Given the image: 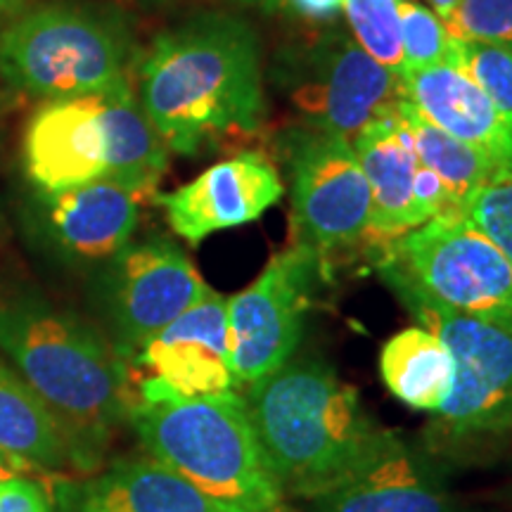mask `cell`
Wrapping results in <instances>:
<instances>
[{
  "instance_id": "2e32d148",
  "label": "cell",
  "mask_w": 512,
  "mask_h": 512,
  "mask_svg": "<svg viewBox=\"0 0 512 512\" xmlns=\"http://www.w3.org/2000/svg\"><path fill=\"white\" fill-rule=\"evenodd\" d=\"M226 297L211 290L140 349L138 366L147 377L183 396L238 389L228 344Z\"/></svg>"
},
{
  "instance_id": "52a82bcc",
  "label": "cell",
  "mask_w": 512,
  "mask_h": 512,
  "mask_svg": "<svg viewBox=\"0 0 512 512\" xmlns=\"http://www.w3.org/2000/svg\"><path fill=\"white\" fill-rule=\"evenodd\" d=\"M138 50L117 8L55 0L12 19L0 34V79L46 102L131 83Z\"/></svg>"
},
{
  "instance_id": "cb8c5ba5",
  "label": "cell",
  "mask_w": 512,
  "mask_h": 512,
  "mask_svg": "<svg viewBox=\"0 0 512 512\" xmlns=\"http://www.w3.org/2000/svg\"><path fill=\"white\" fill-rule=\"evenodd\" d=\"M342 10L358 48L366 50L382 67L401 74L406 69V60L396 0H344Z\"/></svg>"
},
{
  "instance_id": "4316f807",
  "label": "cell",
  "mask_w": 512,
  "mask_h": 512,
  "mask_svg": "<svg viewBox=\"0 0 512 512\" xmlns=\"http://www.w3.org/2000/svg\"><path fill=\"white\" fill-rule=\"evenodd\" d=\"M465 216L512 264V178L486 185L467 202Z\"/></svg>"
},
{
  "instance_id": "8992f818",
  "label": "cell",
  "mask_w": 512,
  "mask_h": 512,
  "mask_svg": "<svg viewBox=\"0 0 512 512\" xmlns=\"http://www.w3.org/2000/svg\"><path fill=\"white\" fill-rule=\"evenodd\" d=\"M375 268L415 323L434 332L456 363L451 396L427 422L425 441L430 453L463 460L508 444L512 439V330L446 309L387 261H375Z\"/></svg>"
},
{
  "instance_id": "7402d4cb",
  "label": "cell",
  "mask_w": 512,
  "mask_h": 512,
  "mask_svg": "<svg viewBox=\"0 0 512 512\" xmlns=\"http://www.w3.org/2000/svg\"><path fill=\"white\" fill-rule=\"evenodd\" d=\"M399 114L406 121L408 131H411L415 155H418L420 164L434 171L441 185H444L448 211L465 214L467 202L479 190L496 181H505L494 162H489L482 152L472 150L470 145L460 143V140L451 138L448 133L434 128L430 121L422 119L403 100L399 102Z\"/></svg>"
},
{
  "instance_id": "d6a6232c",
  "label": "cell",
  "mask_w": 512,
  "mask_h": 512,
  "mask_svg": "<svg viewBox=\"0 0 512 512\" xmlns=\"http://www.w3.org/2000/svg\"><path fill=\"white\" fill-rule=\"evenodd\" d=\"M17 10V0H0V19L10 17Z\"/></svg>"
},
{
  "instance_id": "3957f363",
  "label": "cell",
  "mask_w": 512,
  "mask_h": 512,
  "mask_svg": "<svg viewBox=\"0 0 512 512\" xmlns=\"http://www.w3.org/2000/svg\"><path fill=\"white\" fill-rule=\"evenodd\" d=\"M245 399L273 477L304 503L356 470L389 432L320 358H290L249 384Z\"/></svg>"
},
{
  "instance_id": "7a4b0ae2",
  "label": "cell",
  "mask_w": 512,
  "mask_h": 512,
  "mask_svg": "<svg viewBox=\"0 0 512 512\" xmlns=\"http://www.w3.org/2000/svg\"><path fill=\"white\" fill-rule=\"evenodd\" d=\"M0 349L53 415L69 456L93 470L131 411L114 344L86 320L22 297L0 302Z\"/></svg>"
},
{
  "instance_id": "ac0fdd59",
  "label": "cell",
  "mask_w": 512,
  "mask_h": 512,
  "mask_svg": "<svg viewBox=\"0 0 512 512\" xmlns=\"http://www.w3.org/2000/svg\"><path fill=\"white\" fill-rule=\"evenodd\" d=\"M351 145L370 188L368 247L375 252L420 226L413 204L420 159L399 110L368 124Z\"/></svg>"
},
{
  "instance_id": "30bf717a",
  "label": "cell",
  "mask_w": 512,
  "mask_h": 512,
  "mask_svg": "<svg viewBox=\"0 0 512 512\" xmlns=\"http://www.w3.org/2000/svg\"><path fill=\"white\" fill-rule=\"evenodd\" d=\"M328 280L313 249H283L245 290L226 302L228 344L238 387L264 380L297 354L318 283Z\"/></svg>"
},
{
  "instance_id": "d4e9b609",
  "label": "cell",
  "mask_w": 512,
  "mask_h": 512,
  "mask_svg": "<svg viewBox=\"0 0 512 512\" xmlns=\"http://www.w3.org/2000/svg\"><path fill=\"white\" fill-rule=\"evenodd\" d=\"M396 15H399L406 69L437 67L446 62L451 34L437 12L415 0H396Z\"/></svg>"
},
{
  "instance_id": "83f0119b",
  "label": "cell",
  "mask_w": 512,
  "mask_h": 512,
  "mask_svg": "<svg viewBox=\"0 0 512 512\" xmlns=\"http://www.w3.org/2000/svg\"><path fill=\"white\" fill-rule=\"evenodd\" d=\"M0 512H53L46 491L27 477L0 479Z\"/></svg>"
},
{
  "instance_id": "f1b7e54d",
  "label": "cell",
  "mask_w": 512,
  "mask_h": 512,
  "mask_svg": "<svg viewBox=\"0 0 512 512\" xmlns=\"http://www.w3.org/2000/svg\"><path fill=\"white\" fill-rule=\"evenodd\" d=\"M344 0H285L283 8L309 22H330L339 15Z\"/></svg>"
},
{
  "instance_id": "9a60e30c",
  "label": "cell",
  "mask_w": 512,
  "mask_h": 512,
  "mask_svg": "<svg viewBox=\"0 0 512 512\" xmlns=\"http://www.w3.org/2000/svg\"><path fill=\"white\" fill-rule=\"evenodd\" d=\"M157 190L102 178L76 188L38 192V214L48 240L74 261H110L136 233L140 209Z\"/></svg>"
},
{
  "instance_id": "1f68e13d",
  "label": "cell",
  "mask_w": 512,
  "mask_h": 512,
  "mask_svg": "<svg viewBox=\"0 0 512 512\" xmlns=\"http://www.w3.org/2000/svg\"><path fill=\"white\" fill-rule=\"evenodd\" d=\"M240 3H247V5H256V8L271 12V10H280L283 8L285 0H240Z\"/></svg>"
},
{
  "instance_id": "5b68a950",
  "label": "cell",
  "mask_w": 512,
  "mask_h": 512,
  "mask_svg": "<svg viewBox=\"0 0 512 512\" xmlns=\"http://www.w3.org/2000/svg\"><path fill=\"white\" fill-rule=\"evenodd\" d=\"M166 166L169 147L131 83L46 102L24 133V171L41 195L102 178L157 190Z\"/></svg>"
},
{
  "instance_id": "9c48e42d",
  "label": "cell",
  "mask_w": 512,
  "mask_h": 512,
  "mask_svg": "<svg viewBox=\"0 0 512 512\" xmlns=\"http://www.w3.org/2000/svg\"><path fill=\"white\" fill-rule=\"evenodd\" d=\"M290 174L292 238L313 249L328 275L330 259L366 242L370 188L351 140L304 126L280 143Z\"/></svg>"
},
{
  "instance_id": "e0dca14e",
  "label": "cell",
  "mask_w": 512,
  "mask_h": 512,
  "mask_svg": "<svg viewBox=\"0 0 512 512\" xmlns=\"http://www.w3.org/2000/svg\"><path fill=\"white\" fill-rule=\"evenodd\" d=\"M401 100L422 119L494 162L503 178H512V119L503 114L467 76L456 69H403Z\"/></svg>"
},
{
  "instance_id": "603a6c76",
  "label": "cell",
  "mask_w": 512,
  "mask_h": 512,
  "mask_svg": "<svg viewBox=\"0 0 512 512\" xmlns=\"http://www.w3.org/2000/svg\"><path fill=\"white\" fill-rule=\"evenodd\" d=\"M444 64L467 76L498 110L512 119V50L475 38L451 36Z\"/></svg>"
},
{
  "instance_id": "ffe728a7",
  "label": "cell",
  "mask_w": 512,
  "mask_h": 512,
  "mask_svg": "<svg viewBox=\"0 0 512 512\" xmlns=\"http://www.w3.org/2000/svg\"><path fill=\"white\" fill-rule=\"evenodd\" d=\"M380 377L401 403L415 411L437 413L451 396L456 363L434 332L415 325L382 344Z\"/></svg>"
},
{
  "instance_id": "484cf974",
  "label": "cell",
  "mask_w": 512,
  "mask_h": 512,
  "mask_svg": "<svg viewBox=\"0 0 512 512\" xmlns=\"http://www.w3.org/2000/svg\"><path fill=\"white\" fill-rule=\"evenodd\" d=\"M444 24L453 38H475L512 50V0H460Z\"/></svg>"
},
{
  "instance_id": "8fae6325",
  "label": "cell",
  "mask_w": 512,
  "mask_h": 512,
  "mask_svg": "<svg viewBox=\"0 0 512 512\" xmlns=\"http://www.w3.org/2000/svg\"><path fill=\"white\" fill-rule=\"evenodd\" d=\"M114 349L128 361L166 325L211 292L188 254L174 242L150 238L112 256L100 280Z\"/></svg>"
},
{
  "instance_id": "44dd1931",
  "label": "cell",
  "mask_w": 512,
  "mask_h": 512,
  "mask_svg": "<svg viewBox=\"0 0 512 512\" xmlns=\"http://www.w3.org/2000/svg\"><path fill=\"white\" fill-rule=\"evenodd\" d=\"M0 451L36 467H60L69 458L64 437L29 384L0 361Z\"/></svg>"
},
{
  "instance_id": "ba28073f",
  "label": "cell",
  "mask_w": 512,
  "mask_h": 512,
  "mask_svg": "<svg viewBox=\"0 0 512 512\" xmlns=\"http://www.w3.org/2000/svg\"><path fill=\"white\" fill-rule=\"evenodd\" d=\"M375 261L392 264L446 309L512 330L510 259L465 214L441 211L375 249Z\"/></svg>"
},
{
  "instance_id": "5bb4252c",
  "label": "cell",
  "mask_w": 512,
  "mask_h": 512,
  "mask_svg": "<svg viewBox=\"0 0 512 512\" xmlns=\"http://www.w3.org/2000/svg\"><path fill=\"white\" fill-rule=\"evenodd\" d=\"M309 512H463L437 465L389 430L356 470L306 501Z\"/></svg>"
},
{
  "instance_id": "6da1fadb",
  "label": "cell",
  "mask_w": 512,
  "mask_h": 512,
  "mask_svg": "<svg viewBox=\"0 0 512 512\" xmlns=\"http://www.w3.org/2000/svg\"><path fill=\"white\" fill-rule=\"evenodd\" d=\"M136 74L140 107L176 155L252 140L264 121L261 46L240 17L204 12L162 31Z\"/></svg>"
},
{
  "instance_id": "d6986e66",
  "label": "cell",
  "mask_w": 512,
  "mask_h": 512,
  "mask_svg": "<svg viewBox=\"0 0 512 512\" xmlns=\"http://www.w3.org/2000/svg\"><path fill=\"white\" fill-rule=\"evenodd\" d=\"M60 512H226L152 458L117 460L107 470L55 489Z\"/></svg>"
},
{
  "instance_id": "e575fe53",
  "label": "cell",
  "mask_w": 512,
  "mask_h": 512,
  "mask_svg": "<svg viewBox=\"0 0 512 512\" xmlns=\"http://www.w3.org/2000/svg\"><path fill=\"white\" fill-rule=\"evenodd\" d=\"M505 498H508V501L512 503V484L508 486V489H505Z\"/></svg>"
},
{
  "instance_id": "7c38bea8",
  "label": "cell",
  "mask_w": 512,
  "mask_h": 512,
  "mask_svg": "<svg viewBox=\"0 0 512 512\" xmlns=\"http://www.w3.org/2000/svg\"><path fill=\"white\" fill-rule=\"evenodd\" d=\"M290 100L306 124L354 140L399 110L401 79L347 36L328 34L299 57Z\"/></svg>"
},
{
  "instance_id": "f546056e",
  "label": "cell",
  "mask_w": 512,
  "mask_h": 512,
  "mask_svg": "<svg viewBox=\"0 0 512 512\" xmlns=\"http://www.w3.org/2000/svg\"><path fill=\"white\" fill-rule=\"evenodd\" d=\"M27 472H34V467L22 463V460L8 456V453L0 451V479H12V477H24Z\"/></svg>"
},
{
  "instance_id": "836d02e7",
  "label": "cell",
  "mask_w": 512,
  "mask_h": 512,
  "mask_svg": "<svg viewBox=\"0 0 512 512\" xmlns=\"http://www.w3.org/2000/svg\"><path fill=\"white\" fill-rule=\"evenodd\" d=\"M143 3H152V5H162V3H171V0H143Z\"/></svg>"
},
{
  "instance_id": "4dcf8cb0",
  "label": "cell",
  "mask_w": 512,
  "mask_h": 512,
  "mask_svg": "<svg viewBox=\"0 0 512 512\" xmlns=\"http://www.w3.org/2000/svg\"><path fill=\"white\" fill-rule=\"evenodd\" d=\"M430 3H432L434 12L441 17V22H444V19L451 15L453 10H456V5L460 3V0H430Z\"/></svg>"
},
{
  "instance_id": "4fadbf2b",
  "label": "cell",
  "mask_w": 512,
  "mask_h": 512,
  "mask_svg": "<svg viewBox=\"0 0 512 512\" xmlns=\"http://www.w3.org/2000/svg\"><path fill=\"white\" fill-rule=\"evenodd\" d=\"M285 195V183L264 152L247 150L209 166L174 192H157L155 202L178 238L200 245L209 235L240 228L264 216Z\"/></svg>"
},
{
  "instance_id": "277c9868",
  "label": "cell",
  "mask_w": 512,
  "mask_h": 512,
  "mask_svg": "<svg viewBox=\"0 0 512 512\" xmlns=\"http://www.w3.org/2000/svg\"><path fill=\"white\" fill-rule=\"evenodd\" d=\"M133 422L147 456L181 475L226 512H280L283 489L256 439L238 389L183 396L145 377Z\"/></svg>"
}]
</instances>
